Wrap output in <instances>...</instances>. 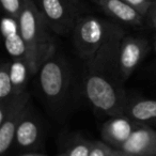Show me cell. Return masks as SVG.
Returning a JSON list of instances; mask_svg holds the SVG:
<instances>
[{
	"label": "cell",
	"mask_w": 156,
	"mask_h": 156,
	"mask_svg": "<svg viewBox=\"0 0 156 156\" xmlns=\"http://www.w3.org/2000/svg\"><path fill=\"white\" fill-rule=\"evenodd\" d=\"M74 46L89 72L107 75L117 72L125 32L120 26L95 16L78 18L73 28Z\"/></svg>",
	"instance_id": "cell-1"
},
{
	"label": "cell",
	"mask_w": 156,
	"mask_h": 156,
	"mask_svg": "<svg viewBox=\"0 0 156 156\" xmlns=\"http://www.w3.org/2000/svg\"><path fill=\"white\" fill-rule=\"evenodd\" d=\"M20 32L26 43V59L29 62L32 75L46 60L56 54L55 42L50 35V27L33 0H27L18 18Z\"/></svg>",
	"instance_id": "cell-2"
},
{
	"label": "cell",
	"mask_w": 156,
	"mask_h": 156,
	"mask_svg": "<svg viewBox=\"0 0 156 156\" xmlns=\"http://www.w3.org/2000/svg\"><path fill=\"white\" fill-rule=\"evenodd\" d=\"M83 90L87 100L94 108L110 117L125 115L127 106L125 95L106 75L89 72L83 81Z\"/></svg>",
	"instance_id": "cell-3"
},
{
	"label": "cell",
	"mask_w": 156,
	"mask_h": 156,
	"mask_svg": "<svg viewBox=\"0 0 156 156\" xmlns=\"http://www.w3.org/2000/svg\"><path fill=\"white\" fill-rule=\"evenodd\" d=\"M37 75L40 89L46 100L59 103L65 98L69 86V73L62 58L55 54L43 63Z\"/></svg>",
	"instance_id": "cell-4"
},
{
	"label": "cell",
	"mask_w": 156,
	"mask_h": 156,
	"mask_svg": "<svg viewBox=\"0 0 156 156\" xmlns=\"http://www.w3.org/2000/svg\"><path fill=\"white\" fill-rule=\"evenodd\" d=\"M30 95L24 92L0 102V154L5 155L15 141V134L29 107Z\"/></svg>",
	"instance_id": "cell-5"
},
{
	"label": "cell",
	"mask_w": 156,
	"mask_h": 156,
	"mask_svg": "<svg viewBox=\"0 0 156 156\" xmlns=\"http://www.w3.org/2000/svg\"><path fill=\"white\" fill-rule=\"evenodd\" d=\"M77 3L73 0H39V9L48 26L57 33L73 30L77 22Z\"/></svg>",
	"instance_id": "cell-6"
},
{
	"label": "cell",
	"mask_w": 156,
	"mask_h": 156,
	"mask_svg": "<svg viewBox=\"0 0 156 156\" xmlns=\"http://www.w3.org/2000/svg\"><path fill=\"white\" fill-rule=\"evenodd\" d=\"M147 41L142 37L129 35L124 37L118 59V74L123 80L128 79L134 73L136 67L147 55Z\"/></svg>",
	"instance_id": "cell-7"
},
{
	"label": "cell",
	"mask_w": 156,
	"mask_h": 156,
	"mask_svg": "<svg viewBox=\"0 0 156 156\" xmlns=\"http://www.w3.org/2000/svg\"><path fill=\"white\" fill-rule=\"evenodd\" d=\"M119 150L133 156H156V130L139 124Z\"/></svg>",
	"instance_id": "cell-8"
},
{
	"label": "cell",
	"mask_w": 156,
	"mask_h": 156,
	"mask_svg": "<svg viewBox=\"0 0 156 156\" xmlns=\"http://www.w3.org/2000/svg\"><path fill=\"white\" fill-rule=\"evenodd\" d=\"M138 125L139 123L133 121L125 115L111 117V119L106 121V123L103 125V140L111 147L119 150Z\"/></svg>",
	"instance_id": "cell-9"
},
{
	"label": "cell",
	"mask_w": 156,
	"mask_h": 156,
	"mask_svg": "<svg viewBox=\"0 0 156 156\" xmlns=\"http://www.w3.org/2000/svg\"><path fill=\"white\" fill-rule=\"evenodd\" d=\"M95 3L115 20L133 26H140L144 16L123 0H94Z\"/></svg>",
	"instance_id": "cell-10"
},
{
	"label": "cell",
	"mask_w": 156,
	"mask_h": 156,
	"mask_svg": "<svg viewBox=\"0 0 156 156\" xmlns=\"http://www.w3.org/2000/svg\"><path fill=\"white\" fill-rule=\"evenodd\" d=\"M1 32L8 54L13 59L26 58L27 47L20 32L18 20L11 16H5L1 22Z\"/></svg>",
	"instance_id": "cell-11"
},
{
	"label": "cell",
	"mask_w": 156,
	"mask_h": 156,
	"mask_svg": "<svg viewBox=\"0 0 156 156\" xmlns=\"http://www.w3.org/2000/svg\"><path fill=\"white\" fill-rule=\"evenodd\" d=\"M40 135H41L40 124L35 119V115H33L29 105L26 113L16 129L14 142L22 149H30L39 142Z\"/></svg>",
	"instance_id": "cell-12"
},
{
	"label": "cell",
	"mask_w": 156,
	"mask_h": 156,
	"mask_svg": "<svg viewBox=\"0 0 156 156\" xmlns=\"http://www.w3.org/2000/svg\"><path fill=\"white\" fill-rule=\"evenodd\" d=\"M125 115L139 124H156V100H135L127 104Z\"/></svg>",
	"instance_id": "cell-13"
},
{
	"label": "cell",
	"mask_w": 156,
	"mask_h": 156,
	"mask_svg": "<svg viewBox=\"0 0 156 156\" xmlns=\"http://www.w3.org/2000/svg\"><path fill=\"white\" fill-rule=\"evenodd\" d=\"M10 76L13 87V95L26 92V87L30 76H32L29 62L26 58L13 59L10 64Z\"/></svg>",
	"instance_id": "cell-14"
},
{
	"label": "cell",
	"mask_w": 156,
	"mask_h": 156,
	"mask_svg": "<svg viewBox=\"0 0 156 156\" xmlns=\"http://www.w3.org/2000/svg\"><path fill=\"white\" fill-rule=\"evenodd\" d=\"M9 62H3L0 67V102L8 100L13 96V87L10 76Z\"/></svg>",
	"instance_id": "cell-15"
},
{
	"label": "cell",
	"mask_w": 156,
	"mask_h": 156,
	"mask_svg": "<svg viewBox=\"0 0 156 156\" xmlns=\"http://www.w3.org/2000/svg\"><path fill=\"white\" fill-rule=\"evenodd\" d=\"M92 141L78 140L71 145L66 151L57 156H89Z\"/></svg>",
	"instance_id": "cell-16"
},
{
	"label": "cell",
	"mask_w": 156,
	"mask_h": 156,
	"mask_svg": "<svg viewBox=\"0 0 156 156\" xmlns=\"http://www.w3.org/2000/svg\"><path fill=\"white\" fill-rule=\"evenodd\" d=\"M27 0H0L2 8L8 16L18 20Z\"/></svg>",
	"instance_id": "cell-17"
},
{
	"label": "cell",
	"mask_w": 156,
	"mask_h": 156,
	"mask_svg": "<svg viewBox=\"0 0 156 156\" xmlns=\"http://www.w3.org/2000/svg\"><path fill=\"white\" fill-rule=\"evenodd\" d=\"M113 147L106 142L94 141L91 143L89 156H112Z\"/></svg>",
	"instance_id": "cell-18"
},
{
	"label": "cell",
	"mask_w": 156,
	"mask_h": 156,
	"mask_svg": "<svg viewBox=\"0 0 156 156\" xmlns=\"http://www.w3.org/2000/svg\"><path fill=\"white\" fill-rule=\"evenodd\" d=\"M123 1L135 8L143 16L149 14L150 10L153 7V0H123Z\"/></svg>",
	"instance_id": "cell-19"
},
{
	"label": "cell",
	"mask_w": 156,
	"mask_h": 156,
	"mask_svg": "<svg viewBox=\"0 0 156 156\" xmlns=\"http://www.w3.org/2000/svg\"><path fill=\"white\" fill-rule=\"evenodd\" d=\"M149 15H150V20H151L152 26L156 30V5L152 7V9L149 12Z\"/></svg>",
	"instance_id": "cell-20"
},
{
	"label": "cell",
	"mask_w": 156,
	"mask_h": 156,
	"mask_svg": "<svg viewBox=\"0 0 156 156\" xmlns=\"http://www.w3.org/2000/svg\"><path fill=\"white\" fill-rule=\"evenodd\" d=\"M112 156H133V155H129V154H126V153H124V152L120 151V150L113 149Z\"/></svg>",
	"instance_id": "cell-21"
},
{
	"label": "cell",
	"mask_w": 156,
	"mask_h": 156,
	"mask_svg": "<svg viewBox=\"0 0 156 156\" xmlns=\"http://www.w3.org/2000/svg\"><path fill=\"white\" fill-rule=\"evenodd\" d=\"M23 156H47V155H44V154H37V153H31V154H25Z\"/></svg>",
	"instance_id": "cell-22"
},
{
	"label": "cell",
	"mask_w": 156,
	"mask_h": 156,
	"mask_svg": "<svg viewBox=\"0 0 156 156\" xmlns=\"http://www.w3.org/2000/svg\"><path fill=\"white\" fill-rule=\"evenodd\" d=\"M154 48H155V52H156V40H155V43H154Z\"/></svg>",
	"instance_id": "cell-23"
},
{
	"label": "cell",
	"mask_w": 156,
	"mask_h": 156,
	"mask_svg": "<svg viewBox=\"0 0 156 156\" xmlns=\"http://www.w3.org/2000/svg\"><path fill=\"white\" fill-rule=\"evenodd\" d=\"M73 1H75V2H76V3H77V0H73Z\"/></svg>",
	"instance_id": "cell-24"
}]
</instances>
